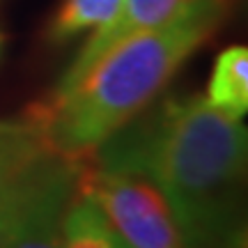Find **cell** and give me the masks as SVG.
<instances>
[{
    "label": "cell",
    "mask_w": 248,
    "mask_h": 248,
    "mask_svg": "<svg viewBox=\"0 0 248 248\" xmlns=\"http://www.w3.org/2000/svg\"><path fill=\"white\" fill-rule=\"evenodd\" d=\"M230 9L232 0H184L168 21L110 46L71 88L37 106L30 126L62 156H88L159 97Z\"/></svg>",
    "instance_id": "2"
},
{
    "label": "cell",
    "mask_w": 248,
    "mask_h": 248,
    "mask_svg": "<svg viewBox=\"0 0 248 248\" xmlns=\"http://www.w3.org/2000/svg\"><path fill=\"white\" fill-rule=\"evenodd\" d=\"M2 42H5V37H2V35H0V48H2Z\"/></svg>",
    "instance_id": "11"
},
{
    "label": "cell",
    "mask_w": 248,
    "mask_h": 248,
    "mask_svg": "<svg viewBox=\"0 0 248 248\" xmlns=\"http://www.w3.org/2000/svg\"><path fill=\"white\" fill-rule=\"evenodd\" d=\"M207 101L230 117H241L248 110V48L228 46L216 55L207 85Z\"/></svg>",
    "instance_id": "7"
},
{
    "label": "cell",
    "mask_w": 248,
    "mask_h": 248,
    "mask_svg": "<svg viewBox=\"0 0 248 248\" xmlns=\"http://www.w3.org/2000/svg\"><path fill=\"white\" fill-rule=\"evenodd\" d=\"M76 159L60 156L30 198L5 248H62V216L76 186Z\"/></svg>",
    "instance_id": "5"
},
{
    "label": "cell",
    "mask_w": 248,
    "mask_h": 248,
    "mask_svg": "<svg viewBox=\"0 0 248 248\" xmlns=\"http://www.w3.org/2000/svg\"><path fill=\"white\" fill-rule=\"evenodd\" d=\"M246 126L200 94L166 97L110 133L92 166L147 177L166 195L184 248H244Z\"/></svg>",
    "instance_id": "1"
},
{
    "label": "cell",
    "mask_w": 248,
    "mask_h": 248,
    "mask_svg": "<svg viewBox=\"0 0 248 248\" xmlns=\"http://www.w3.org/2000/svg\"><path fill=\"white\" fill-rule=\"evenodd\" d=\"M62 248H126L94 200L71 195L62 216Z\"/></svg>",
    "instance_id": "8"
},
{
    "label": "cell",
    "mask_w": 248,
    "mask_h": 248,
    "mask_svg": "<svg viewBox=\"0 0 248 248\" xmlns=\"http://www.w3.org/2000/svg\"><path fill=\"white\" fill-rule=\"evenodd\" d=\"M60 156L30 124L0 142V248Z\"/></svg>",
    "instance_id": "4"
},
{
    "label": "cell",
    "mask_w": 248,
    "mask_h": 248,
    "mask_svg": "<svg viewBox=\"0 0 248 248\" xmlns=\"http://www.w3.org/2000/svg\"><path fill=\"white\" fill-rule=\"evenodd\" d=\"M184 0H122V5L117 9V14L106 26L97 28V32L88 39V44L80 48V53L74 58L71 67L67 69V74L62 76L60 85L55 92L71 88L76 80L92 67V62L97 60L99 55H104L115 46L117 42H122L126 37L150 30V28L161 26L163 21H168L177 7Z\"/></svg>",
    "instance_id": "6"
},
{
    "label": "cell",
    "mask_w": 248,
    "mask_h": 248,
    "mask_svg": "<svg viewBox=\"0 0 248 248\" xmlns=\"http://www.w3.org/2000/svg\"><path fill=\"white\" fill-rule=\"evenodd\" d=\"M122 0H62L46 26L51 44H64L85 30L106 26L117 14Z\"/></svg>",
    "instance_id": "9"
},
{
    "label": "cell",
    "mask_w": 248,
    "mask_h": 248,
    "mask_svg": "<svg viewBox=\"0 0 248 248\" xmlns=\"http://www.w3.org/2000/svg\"><path fill=\"white\" fill-rule=\"evenodd\" d=\"M23 124H16V122H0V142L2 140H7L9 136L14 131H18Z\"/></svg>",
    "instance_id": "10"
},
{
    "label": "cell",
    "mask_w": 248,
    "mask_h": 248,
    "mask_svg": "<svg viewBox=\"0 0 248 248\" xmlns=\"http://www.w3.org/2000/svg\"><path fill=\"white\" fill-rule=\"evenodd\" d=\"M74 188L94 200L126 248H184L166 195L147 177L88 166L76 168Z\"/></svg>",
    "instance_id": "3"
}]
</instances>
